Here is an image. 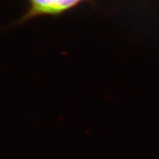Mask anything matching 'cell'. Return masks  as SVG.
Returning <instances> with one entry per match:
<instances>
[{
  "instance_id": "obj_1",
  "label": "cell",
  "mask_w": 159,
  "mask_h": 159,
  "mask_svg": "<svg viewBox=\"0 0 159 159\" xmlns=\"http://www.w3.org/2000/svg\"><path fill=\"white\" fill-rule=\"evenodd\" d=\"M29 7L17 23L23 24L41 16L57 17L91 0H27Z\"/></svg>"
}]
</instances>
